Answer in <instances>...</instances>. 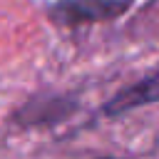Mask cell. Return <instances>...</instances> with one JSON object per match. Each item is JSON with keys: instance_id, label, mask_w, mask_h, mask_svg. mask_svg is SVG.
<instances>
[{"instance_id": "obj_1", "label": "cell", "mask_w": 159, "mask_h": 159, "mask_svg": "<svg viewBox=\"0 0 159 159\" xmlns=\"http://www.w3.org/2000/svg\"><path fill=\"white\" fill-rule=\"evenodd\" d=\"M127 7V0H62L52 7V15L60 22H84L119 15Z\"/></svg>"}, {"instance_id": "obj_2", "label": "cell", "mask_w": 159, "mask_h": 159, "mask_svg": "<svg viewBox=\"0 0 159 159\" xmlns=\"http://www.w3.org/2000/svg\"><path fill=\"white\" fill-rule=\"evenodd\" d=\"M157 99H159V70L152 72L149 77H144L142 82L122 89L119 94H114L109 99V104L104 107V112L117 117V114H124L129 109H137V107L149 104V102H157Z\"/></svg>"}, {"instance_id": "obj_3", "label": "cell", "mask_w": 159, "mask_h": 159, "mask_svg": "<svg viewBox=\"0 0 159 159\" xmlns=\"http://www.w3.org/2000/svg\"><path fill=\"white\" fill-rule=\"evenodd\" d=\"M30 107H35V109H42L40 114H35V117H30V119H25L22 124H42V122H50V117H55V119H60V117H65L72 107L65 102V99H42V102H27Z\"/></svg>"}, {"instance_id": "obj_4", "label": "cell", "mask_w": 159, "mask_h": 159, "mask_svg": "<svg viewBox=\"0 0 159 159\" xmlns=\"http://www.w3.org/2000/svg\"><path fill=\"white\" fill-rule=\"evenodd\" d=\"M102 159H109V157H102Z\"/></svg>"}]
</instances>
